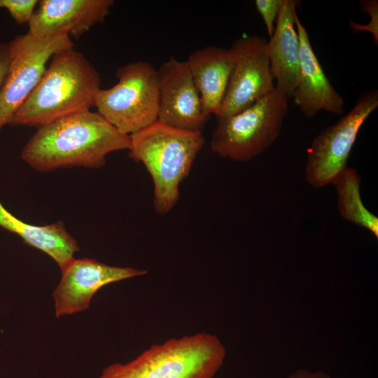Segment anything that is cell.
Listing matches in <instances>:
<instances>
[{
    "instance_id": "cell-3",
    "label": "cell",
    "mask_w": 378,
    "mask_h": 378,
    "mask_svg": "<svg viewBox=\"0 0 378 378\" xmlns=\"http://www.w3.org/2000/svg\"><path fill=\"white\" fill-rule=\"evenodd\" d=\"M130 136L128 156L146 167L153 181L155 211L166 214L178 202L179 185L204 144L202 132L177 128L158 120Z\"/></svg>"
},
{
    "instance_id": "cell-16",
    "label": "cell",
    "mask_w": 378,
    "mask_h": 378,
    "mask_svg": "<svg viewBox=\"0 0 378 378\" xmlns=\"http://www.w3.org/2000/svg\"><path fill=\"white\" fill-rule=\"evenodd\" d=\"M0 227L18 234L24 242L49 255L61 271L79 251L76 241L68 233L62 222L35 225L18 218L0 201Z\"/></svg>"
},
{
    "instance_id": "cell-22",
    "label": "cell",
    "mask_w": 378,
    "mask_h": 378,
    "mask_svg": "<svg viewBox=\"0 0 378 378\" xmlns=\"http://www.w3.org/2000/svg\"><path fill=\"white\" fill-rule=\"evenodd\" d=\"M288 378H331L323 372H312L305 370H299L291 374Z\"/></svg>"
},
{
    "instance_id": "cell-20",
    "label": "cell",
    "mask_w": 378,
    "mask_h": 378,
    "mask_svg": "<svg viewBox=\"0 0 378 378\" xmlns=\"http://www.w3.org/2000/svg\"><path fill=\"white\" fill-rule=\"evenodd\" d=\"M284 0H255V6L265 24L270 38L272 36L276 19Z\"/></svg>"
},
{
    "instance_id": "cell-6",
    "label": "cell",
    "mask_w": 378,
    "mask_h": 378,
    "mask_svg": "<svg viewBox=\"0 0 378 378\" xmlns=\"http://www.w3.org/2000/svg\"><path fill=\"white\" fill-rule=\"evenodd\" d=\"M118 83L101 89L97 112L124 134L130 135L158 119V73L149 62L139 60L120 66Z\"/></svg>"
},
{
    "instance_id": "cell-12",
    "label": "cell",
    "mask_w": 378,
    "mask_h": 378,
    "mask_svg": "<svg viewBox=\"0 0 378 378\" xmlns=\"http://www.w3.org/2000/svg\"><path fill=\"white\" fill-rule=\"evenodd\" d=\"M29 22L28 33L44 38L66 32L80 38L109 15L113 0H41Z\"/></svg>"
},
{
    "instance_id": "cell-2",
    "label": "cell",
    "mask_w": 378,
    "mask_h": 378,
    "mask_svg": "<svg viewBox=\"0 0 378 378\" xmlns=\"http://www.w3.org/2000/svg\"><path fill=\"white\" fill-rule=\"evenodd\" d=\"M50 61L10 125L38 129L95 106L101 90L100 74L85 55L69 48L55 54Z\"/></svg>"
},
{
    "instance_id": "cell-4",
    "label": "cell",
    "mask_w": 378,
    "mask_h": 378,
    "mask_svg": "<svg viewBox=\"0 0 378 378\" xmlns=\"http://www.w3.org/2000/svg\"><path fill=\"white\" fill-rule=\"evenodd\" d=\"M225 354L216 335L201 332L154 344L126 363L110 364L99 378H212Z\"/></svg>"
},
{
    "instance_id": "cell-10",
    "label": "cell",
    "mask_w": 378,
    "mask_h": 378,
    "mask_svg": "<svg viewBox=\"0 0 378 378\" xmlns=\"http://www.w3.org/2000/svg\"><path fill=\"white\" fill-rule=\"evenodd\" d=\"M147 272L134 267L111 266L91 258H74L62 270L61 279L52 293L55 316L85 311L103 286Z\"/></svg>"
},
{
    "instance_id": "cell-11",
    "label": "cell",
    "mask_w": 378,
    "mask_h": 378,
    "mask_svg": "<svg viewBox=\"0 0 378 378\" xmlns=\"http://www.w3.org/2000/svg\"><path fill=\"white\" fill-rule=\"evenodd\" d=\"M158 120L169 125L201 131L206 120L198 90L188 65L171 57L157 70Z\"/></svg>"
},
{
    "instance_id": "cell-14",
    "label": "cell",
    "mask_w": 378,
    "mask_h": 378,
    "mask_svg": "<svg viewBox=\"0 0 378 378\" xmlns=\"http://www.w3.org/2000/svg\"><path fill=\"white\" fill-rule=\"evenodd\" d=\"M297 6V1H284L274 31L267 41L275 88L288 98H291L298 83L300 72L299 38L295 23Z\"/></svg>"
},
{
    "instance_id": "cell-18",
    "label": "cell",
    "mask_w": 378,
    "mask_h": 378,
    "mask_svg": "<svg viewBox=\"0 0 378 378\" xmlns=\"http://www.w3.org/2000/svg\"><path fill=\"white\" fill-rule=\"evenodd\" d=\"M37 0H0V8L6 9L18 24L29 23Z\"/></svg>"
},
{
    "instance_id": "cell-15",
    "label": "cell",
    "mask_w": 378,
    "mask_h": 378,
    "mask_svg": "<svg viewBox=\"0 0 378 378\" xmlns=\"http://www.w3.org/2000/svg\"><path fill=\"white\" fill-rule=\"evenodd\" d=\"M186 62L200 93L204 115L216 117L234 65L231 49L208 46L192 52Z\"/></svg>"
},
{
    "instance_id": "cell-1",
    "label": "cell",
    "mask_w": 378,
    "mask_h": 378,
    "mask_svg": "<svg viewBox=\"0 0 378 378\" xmlns=\"http://www.w3.org/2000/svg\"><path fill=\"white\" fill-rule=\"evenodd\" d=\"M130 146V135L90 110L37 129L24 146L21 158L41 172L73 167L97 169L105 165L108 154Z\"/></svg>"
},
{
    "instance_id": "cell-5",
    "label": "cell",
    "mask_w": 378,
    "mask_h": 378,
    "mask_svg": "<svg viewBox=\"0 0 378 378\" xmlns=\"http://www.w3.org/2000/svg\"><path fill=\"white\" fill-rule=\"evenodd\" d=\"M288 99L275 88L244 110L218 120L211 150L237 162H248L264 152L280 134Z\"/></svg>"
},
{
    "instance_id": "cell-19",
    "label": "cell",
    "mask_w": 378,
    "mask_h": 378,
    "mask_svg": "<svg viewBox=\"0 0 378 378\" xmlns=\"http://www.w3.org/2000/svg\"><path fill=\"white\" fill-rule=\"evenodd\" d=\"M362 10L368 13L371 18L370 22L362 25L355 22L350 21L349 26L355 34L365 31L370 32L373 41L376 46L378 44V1L377 0H368L360 1Z\"/></svg>"
},
{
    "instance_id": "cell-21",
    "label": "cell",
    "mask_w": 378,
    "mask_h": 378,
    "mask_svg": "<svg viewBox=\"0 0 378 378\" xmlns=\"http://www.w3.org/2000/svg\"><path fill=\"white\" fill-rule=\"evenodd\" d=\"M10 59L8 43L0 44V88L4 80Z\"/></svg>"
},
{
    "instance_id": "cell-13",
    "label": "cell",
    "mask_w": 378,
    "mask_h": 378,
    "mask_svg": "<svg viewBox=\"0 0 378 378\" xmlns=\"http://www.w3.org/2000/svg\"><path fill=\"white\" fill-rule=\"evenodd\" d=\"M295 23L299 38L300 72L291 97L294 104L309 118L321 111L342 115L344 99L326 76L297 13Z\"/></svg>"
},
{
    "instance_id": "cell-8",
    "label": "cell",
    "mask_w": 378,
    "mask_h": 378,
    "mask_svg": "<svg viewBox=\"0 0 378 378\" xmlns=\"http://www.w3.org/2000/svg\"><path fill=\"white\" fill-rule=\"evenodd\" d=\"M378 106V91L360 93L351 110L318 134L307 150L305 178L315 188L332 184L347 167L360 129Z\"/></svg>"
},
{
    "instance_id": "cell-17",
    "label": "cell",
    "mask_w": 378,
    "mask_h": 378,
    "mask_svg": "<svg viewBox=\"0 0 378 378\" xmlns=\"http://www.w3.org/2000/svg\"><path fill=\"white\" fill-rule=\"evenodd\" d=\"M361 178L353 168L345 167L332 184L337 195V208L341 217L367 229L378 238V218L364 205L360 193Z\"/></svg>"
},
{
    "instance_id": "cell-7",
    "label": "cell",
    "mask_w": 378,
    "mask_h": 378,
    "mask_svg": "<svg viewBox=\"0 0 378 378\" xmlns=\"http://www.w3.org/2000/svg\"><path fill=\"white\" fill-rule=\"evenodd\" d=\"M8 43L10 59L0 88V131L10 125L18 109L41 80L51 57L74 46L66 32L44 38L27 32Z\"/></svg>"
},
{
    "instance_id": "cell-9",
    "label": "cell",
    "mask_w": 378,
    "mask_h": 378,
    "mask_svg": "<svg viewBox=\"0 0 378 378\" xmlns=\"http://www.w3.org/2000/svg\"><path fill=\"white\" fill-rule=\"evenodd\" d=\"M230 49L234 65L217 121L244 110L275 88L266 38L242 36Z\"/></svg>"
}]
</instances>
